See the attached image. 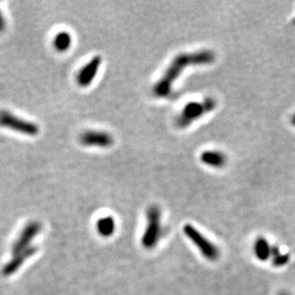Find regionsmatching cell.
Listing matches in <instances>:
<instances>
[{
  "instance_id": "6",
  "label": "cell",
  "mask_w": 295,
  "mask_h": 295,
  "mask_svg": "<svg viewBox=\"0 0 295 295\" xmlns=\"http://www.w3.org/2000/svg\"><path fill=\"white\" fill-rule=\"evenodd\" d=\"M79 140L81 144L88 147L108 148L113 145V137L103 131H86L80 135Z\"/></svg>"
},
{
  "instance_id": "11",
  "label": "cell",
  "mask_w": 295,
  "mask_h": 295,
  "mask_svg": "<svg viewBox=\"0 0 295 295\" xmlns=\"http://www.w3.org/2000/svg\"><path fill=\"white\" fill-rule=\"evenodd\" d=\"M116 223L112 217H104L99 219L97 223L98 233L102 236H111L115 232Z\"/></svg>"
},
{
  "instance_id": "10",
  "label": "cell",
  "mask_w": 295,
  "mask_h": 295,
  "mask_svg": "<svg viewBox=\"0 0 295 295\" xmlns=\"http://www.w3.org/2000/svg\"><path fill=\"white\" fill-rule=\"evenodd\" d=\"M254 254L259 261L265 262L272 255V247L267 239L259 237L254 244Z\"/></svg>"
},
{
  "instance_id": "5",
  "label": "cell",
  "mask_w": 295,
  "mask_h": 295,
  "mask_svg": "<svg viewBox=\"0 0 295 295\" xmlns=\"http://www.w3.org/2000/svg\"><path fill=\"white\" fill-rule=\"evenodd\" d=\"M0 126L26 136L34 137L40 133V127L38 124L33 121L19 118L8 111L0 112Z\"/></svg>"
},
{
  "instance_id": "1",
  "label": "cell",
  "mask_w": 295,
  "mask_h": 295,
  "mask_svg": "<svg viewBox=\"0 0 295 295\" xmlns=\"http://www.w3.org/2000/svg\"><path fill=\"white\" fill-rule=\"evenodd\" d=\"M216 56L210 50H202L194 53H182L176 56L165 70L160 79L153 87L157 98H167L172 93L173 83L187 66L209 65L215 61Z\"/></svg>"
},
{
  "instance_id": "8",
  "label": "cell",
  "mask_w": 295,
  "mask_h": 295,
  "mask_svg": "<svg viewBox=\"0 0 295 295\" xmlns=\"http://www.w3.org/2000/svg\"><path fill=\"white\" fill-rule=\"evenodd\" d=\"M201 161L207 166L221 168L227 163V156L216 150H207L202 153L201 155Z\"/></svg>"
},
{
  "instance_id": "17",
  "label": "cell",
  "mask_w": 295,
  "mask_h": 295,
  "mask_svg": "<svg viewBox=\"0 0 295 295\" xmlns=\"http://www.w3.org/2000/svg\"><path fill=\"white\" fill-rule=\"evenodd\" d=\"M294 24H295V20H294Z\"/></svg>"
},
{
  "instance_id": "14",
  "label": "cell",
  "mask_w": 295,
  "mask_h": 295,
  "mask_svg": "<svg viewBox=\"0 0 295 295\" xmlns=\"http://www.w3.org/2000/svg\"><path fill=\"white\" fill-rule=\"evenodd\" d=\"M5 28H6V21L4 20V17L1 13V10H0V33H3Z\"/></svg>"
},
{
  "instance_id": "13",
  "label": "cell",
  "mask_w": 295,
  "mask_h": 295,
  "mask_svg": "<svg viewBox=\"0 0 295 295\" xmlns=\"http://www.w3.org/2000/svg\"><path fill=\"white\" fill-rule=\"evenodd\" d=\"M272 265L275 267H283L290 261L289 254H282L279 248L273 246L272 247Z\"/></svg>"
},
{
  "instance_id": "12",
  "label": "cell",
  "mask_w": 295,
  "mask_h": 295,
  "mask_svg": "<svg viewBox=\"0 0 295 295\" xmlns=\"http://www.w3.org/2000/svg\"><path fill=\"white\" fill-rule=\"evenodd\" d=\"M72 44V37L67 32L59 33L55 40H54V46L59 52H65L67 51Z\"/></svg>"
},
{
  "instance_id": "3",
  "label": "cell",
  "mask_w": 295,
  "mask_h": 295,
  "mask_svg": "<svg viewBox=\"0 0 295 295\" xmlns=\"http://www.w3.org/2000/svg\"><path fill=\"white\" fill-rule=\"evenodd\" d=\"M161 212L157 205H152L147 210V225L141 238L142 246L151 250L157 246L161 235Z\"/></svg>"
},
{
  "instance_id": "7",
  "label": "cell",
  "mask_w": 295,
  "mask_h": 295,
  "mask_svg": "<svg viewBox=\"0 0 295 295\" xmlns=\"http://www.w3.org/2000/svg\"><path fill=\"white\" fill-rule=\"evenodd\" d=\"M101 58L96 56L91 59L80 71L78 75V83L81 87H88L98 74V69L101 65Z\"/></svg>"
},
{
  "instance_id": "9",
  "label": "cell",
  "mask_w": 295,
  "mask_h": 295,
  "mask_svg": "<svg viewBox=\"0 0 295 295\" xmlns=\"http://www.w3.org/2000/svg\"><path fill=\"white\" fill-rule=\"evenodd\" d=\"M40 226L39 223L33 222L31 224H29L23 230L22 234L20 235V238L19 241L16 243L15 245V251H17L16 253H19V251L21 250L22 249H24L27 245V242H31L33 240V238L36 236L39 231H40Z\"/></svg>"
},
{
  "instance_id": "16",
  "label": "cell",
  "mask_w": 295,
  "mask_h": 295,
  "mask_svg": "<svg viewBox=\"0 0 295 295\" xmlns=\"http://www.w3.org/2000/svg\"><path fill=\"white\" fill-rule=\"evenodd\" d=\"M278 295H291L289 293H287V292H282V293H280Z\"/></svg>"
},
{
  "instance_id": "15",
  "label": "cell",
  "mask_w": 295,
  "mask_h": 295,
  "mask_svg": "<svg viewBox=\"0 0 295 295\" xmlns=\"http://www.w3.org/2000/svg\"><path fill=\"white\" fill-rule=\"evenodd\" d=\"M291 123H292L294 126H295V114L292 117V118H291Z\"/></svg>"
},
{
  "instance_id": "4",
  "label": "cell",
  "mask_w": 295,
  "mask_h": 295,
  "mask_svg": "<svg viewBox=\"0 0 295 295\" xmlns=\"http://www.w3.org/2000/svg\"><path fill=\"white\" fill-rule=\"evenodd\" d=\"M183 232L205 259L208 261H216L219 258L220 252L216 246L206 237L204 236L193 226L189 224L185 225L183 227Z\"/></svg>"
},
{
  "instance_id": "2",
  "label": "cell",
  "mask_w": 295,
  "mask_h": 295,
  "mask_svg": "<svg viewBox=\"0 0 295 295\" xmlns=\"http://www.w3.org/2000/svg\"><path fill=\"white\" fill-rule=\"evenodd\" d=\"M216 100L212 98H205L204 100L197 102L192 101L187 103L176 119V124L180 128H185L192 124L206 114L212 112L216 107Z\"/></svg>"
}]
</instances>
